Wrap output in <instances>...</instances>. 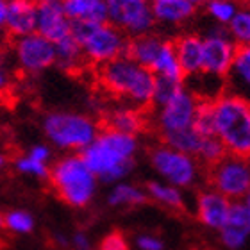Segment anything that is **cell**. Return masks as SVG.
Here are the masks:
<instances>
[{
  "label": "cell",
  "mask_w": 250,
  "mask_h": 250,
  "mask_svg": "<svg viewBox=\"0 0 250 250\" xmlns=\"http://www.w3.org/2000/svg\"><path fill=\"white\" fill-rule=\"evenodd\" d=\"M138 150V138L122 134L116 130L102 129L79 156L99 181L116 184L125 179L134 168V154Z\"/></svg>",
  "instance_id": "obj_1"
},
{
  "label": "cell",
  "mask_w": 250,
  "mask_h": 250,
  "mask_svg": "<svg viewBox=\"0 0 250 250\" xmlns=\"http://www.w3.org/2000/svg\"><path fill=\"white\" fill-rule=\"evenodd\" d=\"M99 81L115 99L125 100L127 105L141 111H150L156 89V73L141 66L127 56L100 64Z\"/></svg>",
  "instance_id": "obj_2"
},
{
  "label": "cell",
  "mask_w": 250,
  "mask_h": 250,
  "mask_svg": "<svg viewBox=\"0 0 250 250\" xmlns=\"http://www.w3.org/2000/svg\"><path fill=\"white\" fill-rule=\"evenodd\" d=\"M216 138L232 156L250 159V104L224 93L213 102Z\"/></svg>",
  "instance_id": "obj_3"
},
{
  "label": "cell",
  "mask_w": 250,
  "mask_h": 250,
  "mask_svg": "<svg viewBox=\"0 0 250 250\" xmlns=\"http://www.w3.org/2000/svg\"><path fill=\"white\" fill-rule=\"evenodd\" d=\"M54 191L72 208H86L95 197L97 181L79 154L59 159L48 173Z\"/></svg>",
  "instance_id": "obj_4"
},
{
  "label": "cell",
  "mask_w": 250,
  "mask_h": 250,
  "mask_svg": "<svg viewBox=\"0 0 250 250\" xmlns=\"http://www.w3.org/2000/svg\"><path fill=\"white\" fill-rule=\"evenodd\" d=\"M43 130L59 148L81 152L99 136L100 127L89 116L77 113H50L43 118Z\"/></svg>",
  "instance_id": "obj_5"
},
{
  "label": "cell",
  "mask_w": 250,
  "mask_h": 250,
  "mask_svg": "<svg viewBox=\"0 0 250 250\" xmlns=\"http://www.w3.org/2000/svg\"><path fill=\"white\" fill-rule=\"evenodd\" d=\"M209 186L222 193L230 202L243 200L250 189V163L240 156L227 154L216 165L208 168Z\"/></svg>",
  "instance_id": "obj_6"
},
{
  "label": "cell",
  "mask_w": 250,
  "mask_h": 250,
  "mask_svg": "<svg viewBox=\"0 0 250 250\" xmlns=\"http://www.w3.org/2000/svg\"><path fill=\"white\" fill-rule=\"evenodd\" d=\"M150 165L167 184L175 188H189L195 184L200 172V163L193 156L173 150L167 145H157L148 152Z\"/></svg>",
  "instance_id": "obj_7"
},
{
  "label": "cell",
  "mask_w": 250,
  "mask_h": 250,
  "mask_svg": "<svg viewBox=\"0 0 250 250\" xmlns=\"http://www.w3.org/2000/svg\"><path fill=\"white\" fill-rule=\"evenodd\" d=\"M107 5V21L118 27L129 38L150 34L156 25L148 0H105Z\"/></svg>",
  "instance_id": "obj_8"
},
{
  "label": "cell",
  "mask_w": 250,
  "mask_h": 250,
  "mask_svg": "<svg viewBox=\"0 0 250 250\" xmlns=\"http://www.w3.org/2000/svg\"><path fill=\"white\" fill-rule=\"evenodd\" d=\"M127 43H129V36L122 32L118 27L105 21L95 27L93 32L81 43V48H83L86 61L100 66L104 62L125 56Z\"/></svg>",
  "instance_id": "obj_9"
},
{
  "label": "cell",
  "mask_w": 250,
  "mask_h": 250,
  "mask_svg": "<svg viewBox=\"0 0 250 250\" xmlns=\"http://www.w3.org/2000/svg\"><path fill=\"white\" fill-rule=\"evenodd\" d=\"M198 100L186 88H181L167 104L156 109V127L159 134L189 129L195 120Z\"/></svg>",
  "instance_id": "obj_10"
},
{
  "label": "cell",
  "mask_w": 250,
  "mask_h": 250,
  "mask_svg": "<svg viewBox=\"0 0 250 250\" xmlns=\"http://www.w3.org/2000/svg\"><path fill=\"white\" fill-rule=\"evenodd\" d=\"M236 43L230 40L229 32L214 29L202 38V70L200 72L227 77L236 54Z\"/></svg>",
  "instance_id": "obj_11"
},
{
  "label": "cell",
  "mask_w": 250,
  "mask_h": 250,
  "mask_svg": "<svg viewBox=\"0 0 250 250\" xmlns=\"http://www.w3.org/2000/svg\"><path fill=\"white\" fill-rule=\"evenodd\" d=\"M16 59L21 70L29 73H40L56 64V45L47 38L32 32L29 36L18 38L16 42Z\"/></svg>",
  "instance_id": "obj_12"
},
{
  "label": "cell",
  "mask_w": 250,
  "mask_h": 250,
  "mask_svg": "<svg viewBox=\"0 0 250 250\" xmlns=\"http://www.w3.org/2000/svg\"><path fill=\"white\" fill-rule=\"evenodd\" d=\"M230 200L213 188L202 189L197 195V218L208 229L220 230L227 222L230 211Z\"/></svg>",
  "instance_id": "obj_13"
},
{
  "label": "cell",
  "mask_w": 250,
  "mask_h": 250,
  "mask_svg": "<svg viewBox=\"0 0 250 250\" xmlns=\"http://www.w3.org/2000/svg\"><path fill=\"white\" fill-rule=\"evenodd\" d=\"M220 241L227 250H241L250 240V214L243 200L230 204L227 222L218 230Z\"/></svg>",
  "instance_id": "obj_14"
},
{
  "label": "cell",
  "mask_w": 250,
  "mask_h": 250,
  "mask_svg": "<svg viewBox=\"0 0 250 250\" xmlns=\"http://www.w3.org/2000/svg\"><path fill=\"white\" fill-rule=\"evenodd\" d=\"M36 32L52 43H58L62 38L70 36V20L62 11L61 2L38 4Z\"/></svg>",
  "instance_id": "obj_15"
},
{
  "label": "cell",
  "mask_w": 250,
  "mask_h": 250,
  "mask_svg": "<svg viewBox=\"0 0 250 250\" xmlns=\"http://www.w3.org/2000/svg\"><path fill=\"white\" fill-rule=\"evenodd\" d=\"M38 4L34 0H11L7 2L5 29L13 38H23L36 32Z\"/></svg>",
  "instance_id": "obj_16"
},
{
  "label": "cell",
  "mask_w": 250,
  "mask_h": 250,
  "mask_svg": "<svg viewBox=\"0 0 250 250\" xmlns=\"http://www.w3.org/2000/svg\"><path fill=\"white\" fill-rule=\"evenodd\" d=\"M225 93L250 104V45L236 48L232 66L225 77Z\"/></svg>",
  "instance_id": "obj_17"
},
{
  "label": "cell",
  "mask_w": 250,
  "mask_h": 250,
  "mask_svg": "<svg viewBox=\"0 0 250 250\" xmlns=\"http://www.w3.org/2000/svg\"><path fill=\"white\" fill-rule=\"evenodd\" d=\"M104 127L102 129H109L122 132V134L138 136L140 132L145 130L148 125L146 122V111L136 109L130 105H120L115 109L104 113Z\"/></svg>",
  "instance_id": "obj_18"
},
{
  "label": "cell",
  "mask_w": 250,
  "mask_h": 250,
  "mask_svg": "<svg viewBox=\"0 0 250 250\" xmlns=\"http://www.w3.org/2000/svg\"><path fill=\"white\" fill-rule=\"evenodd\" d=\"M172 43L184 77L195 75L202 70V38L197 34H184Z\"/></svg>",
  "instance_id": "obj_19"
},
{
  "label": "cell",
  "mask_w": 250,
  "mask_h": 250,
  "mask_svg": "<svg viewBox=\"0 0 250 250\" xmlns=\"http://www.w3.org/2000/svg\"><path fill=\"white\" fill-rule=\"evenodd\" d=\"M163 43H165V40H161V38L152 34V32L150 34H143V36L129 38L125 56L130 58L132 61H136L138 64H141V66L150 70L154 61L161 52Z\"/></svg>",
  "instance_id": "obj_20"
},
{
  "label": "cell",
  "mask_w": 250,
  "mask_h": 250,
  "mask_svg": "<svg viewBox=\"0 0 250 250\" xmlns=\"http://www.w3.org/2000/svg\"><path fill=\"white\" fill-rule=\"evenodd\" d=\"M62 11L68 20H84L95 23L107 21V5L104 0H61Z\"/></svg>",
  "instance_id": "obj_21"
},
{
  "label": "cell",
  "mask_w": 250,
  "mask_h": 250,
  "mask_svg": "<svg viewBox=\"0 0 250 250\" xmlns=\"http://www.w3.org/2000/svg\"><path fill=\"white\" fill-rule=\"evenodd\" d=\"M150 5L156 21H165V23H181L191 18L195 13V7L188 0H161V2H152Z\"/></svg>",
  "instance_id": "obj_22"
},
{
  "label": "cell",
  "mask_w": 250,
  "mask_h": 250,
  "mask_svg": "<svg viewBox=\"0 0 250 250\" xmlns=\"http://www.w3.org/2000/svg\"><path fill=\"white\" fill-rule=\"evenodd\" d=\"M150 72L156 73L157 77H167L170 81L184 84V73L181 70V66H179L175 48H173V43L170 40H165L161 52H159L157 59L154 61V64H152Z\"/></svg>",
  "instance_id": "obj_23"
},
{
  "label": "cell",
  "mask_w": 250,
  "mask_h": 250,
  "mask_svg": "<svg viewBox=\"0 0 250 250\" xmlns=\"http://www.w3.org/2000/svg\"><path fill=\"white\" fill-rule=\"evenodd\" d=\"M146 197L154 200V202L161 204L168 209H175V211H183L186 208L184 204V195L181 193V189L172 184L159 183V181H150L145 186Z\"/></svg>",
  "instance_id": "obj_24"
},
{
  "label": "cell",
  "mask_w": 250,
  "mask_h": 250,
  "mask_svg": "<svg viewBox=\"0 0 250 250\" xmlns=\"http://www.w3.org/2000/svg\"><path fill=\"white\" fill-rule=\"evenodd\" d=\"M148 200L146 191L129 183H116L107 195V204L113 208H136Z\"/></svg>",
  "instance_id": "obj_25"
},
{
  "label": "cell",
  "mask_w": 250,
  "mask_h": 250,
  "mask_svg": "<svg viewBox=\"0 0 250 250\" xmlns=\"http://www.w3.org/2000/svg\"><path fill=\"white\" fill-rule=\"evenodd\" d=\"M54 45H56V64L61 70L72 72V70H77V68L83 66L86 58H84L81 45L72 36L62 38L61 42L54 43Z\"/></svg>",
  "instance_id": "obj_26"
},
{
  "label": "cell",
  "mask_w": 250,
  "mask_h": 250,
  "mask_svg": "<svg viewBox=\"0 0 250 250\" xmlns=\"http://www.w3.org/2000/svg\"><path fill=\"white\" fill-rule=\"evenodd\" d=\"M163 145L170 146L173 150H179L188 156H197L198 146H200V141L202 138L195 132L193 127L183 130H175V132H165V134H159Z\"/></svg>",
  "instance_id": "obj_27"
},
{
  "label": "cell",
  "mask_w": 250,
  "mask_h": 250,
  "mask_svg": "<svg viewBox=\"0 0 250 250\" xmlns=\"http://www.w3.org/2000/svg\"><path fill=\"white\" fill-rule=\"evenodd\" d=\"M229 152L225 150L224 143L216 138V136H211V138H202L200 141V146H198V152H197V161L202 165V167L209 168L216 165L220 159H224Z\"/></svg>",
  "instance_id": "obj_28"
},
{
  "label": "cell",
  "mask_w": 250,
  "mask_h": 250,
  "mask_svg": "<svg viewBox=\"0 0 250 250\" xmlns=\"http://www.w3.org/2000/svg\"><path fill=\"white\" fill-rule=\"evenodd\" d=\"M227 32L236 47H249L250 45V9H240L227 23Z\"/></svg>",
  "instance_id": "obj_29"
},
{
  "label": "cell",
  "mask_w": 250,
  "mask_h": 250,
  "mask_svg": "<svg viewBox=\"0 0 250 250\" xmlns=\"http://www.w3.org/2000/svg\"><path fill=\"white\" fill-rule=\"evenodd\" d=\"M193 129L200 138H211L216 136L214 129V113H213V102L208 100H198L195 120H193Z\"/></svg>",
  "instance_id": "obj_30"
},
{
  "label": "cell",
  "mask_w": 250,
  "mask_h": 250,
  "mask_svg": "<svg viewBox=\"0 0 250 250\" xmlns=\"http://www.w3.org/2000/svg\"><path fill=\"white\" fill-rule=\"evenodd\" d=\"M183 86H184L183 83H175V81H170L167 77H157L156 75V89H154L150 109H157L163 104H167L168 100L172 99L173 95L177 93Z\"/></svg>",
  "instance_id": "obj_31"
},
{
  "label": "cell",
  "mask_w": 250,
  "mask_h": 250,
  "mask_svg": "<svg viewBox=\"0 0 250 250\" xmlns=\"http://www.w3.org/2000/svg\"><path fill=\"white\" fill-rule=\"evenodd\" d=\"M206 9L218 23H229L232 20V16L238 13L236 4L230 0H208L206 2Z\"/></svg>",
  "instance_id": "obj_32"
},
{
  "label": "cell",
  "mask_w": 250,
  "mask_h": 250,
  "mask_svg": "<svg viewBox=\"0 0 250 250\" xmlns=\"http://www.w3.org/2000/svg\"><path fill=\"white\" fill-rule=\"evenodd\" d=\"M5 229L18 232V234H29L34 229V218L25 211H11L4 216Z\"/></svg>",
  "instance_id": "obj_33"
},
{
  "label": "cell",
  "mask_w": 250,
  "mask_h": 250,
  "mask_svg": "<svg viewBox=\"0 0 250 250\" xmlns=\"http://www.w3.org/2000/svg\"><path fill=\"white\" fill-rule=\"evenodd\" d=\"M15 167L18 172L27 173V175H34V177L40 179H48V173H50V168L47 167V163L36 161V159H32L29 156L18 157Z\"/></svg>",
  "instance_id": "obj_34"
},
{
  "label": "cell",
  "mask_w": 250,
  "mask_h": 250,
  "mask_svg": "<svg viewBox=\"0 0 250 250\" xmlns=\"http://www.w3.org/2000/svg\"><path fill=\"white\" fill-rule=\"evenodd\" d=\"M97 250H130L129 241L122 232L118 230H113L109 234H105L99 243V249Z\"/></svg>",
  "instance_id": "obj_35"
},
{
  "label": "cell",
  "mask_w": 250,
  "mask_h": 250,
  "mask_svg": "<svg viewBox=\"0 0 250 250\" xmlns=\"http://www.w3.org/2000/svg\"><path fill=\"white\" fill-rule=\"evenodd\" d=\"M136 247L140 250H165L163 240L154 234H140L136 238Z\"/></svg>",
  "instance_id": "obj_36"
},
{
  "label": "cell",
  "mask_w": 250,
  "mask_h": 250,
  "mask_svg": "<svg viewBox=\"0 0 250 250\" xmlns=\"http://www.w3.org/2000/svg\"><path fill=\"white\" fill-rule=\"evenodd\" d=\"M70 245L73 247V250H93V247H91V240H89L88 234L83 232V230H77V232L72 236Z\"/></svg>",
  "instance_id": "obj_37"
},
{
  "label": "cell",
  "mask_w": 250,
  "mask_h": 250,
  "mask_svg": "<svg viewBox=\"0 0 250 250\" xmlns=\"http://www.w3.org/2000/svg\"><path fill=\"white\" fill-rule=\"evenodd\" d=\"M29 157L36 159V161L47 163L48 159H50V148H48V146H45V145L32 146L31 150H29Z\"/></svg>",
  "instance_id": "obj_38"
},
{
  "label": "cell",
  "mask_w": 250,
  "mask_h": 250,
  "mask_svg": "<svg viewBox=\"0 0 250 250\" xmlns=\"http://www.w3.org/2000/svg\"><path fill=\"white\" fill-rule=\"evenodd\" d=\"M5 15H7V2L0 0V27L5 25Z\"/></svg>",
  "instance_id": "obj_39"
},
{
  "label": "cell",
  "mask_w": 250,
  "mask_h": 250,
  "mask_svg": "<svg viewBox=\"0 0 250 250\" xmlns=\"http://www.w3.org/2000/svg\"><path fill=\"white\" fill-rule=\"evenodd\" d=\"M243 204H245L247 211H249V214H250V189H249V193L245 195V198H243Z\"/></svg>",
  "instance_id": "obj_40"
},
{
  "label": "cell",
  "mask_w": 250,
  "mask_h": 250,
  "mask_svg": "<svg viewBox=\"0 0 250 250\" xmlns=\"http://www.w3.org/2000/svg\"><path fill=\"white\" fill-rule=\"evenodd\" d=\"M188 2H189V4H191L193 7H197V5H202V4H206V2H208V0H188Z\"/></svg>",
  "instance_id": "obj_41"
},
{
  "label": "cell",
  "mask_w": 250,
  "mask_h": 250,
  "mask_svg": "<svg viewBox=\"0 0 250 250\" xmlns=\"http://www.w3.org/2000/svg\"><path fill=\"white\" fill-rule=\"evenodd\" d=\"M36 4H52V2H61V0H34Z\"/></svg>",
  "instance_id": "obj_42"
},
{
  "label": "cell",
  "mask_w": 250,
  "mask_h": 250,
  "mask_svg": "<svg viewBox=\"0 0 250 250\" xmlns=\"http://www.w3.org/2000/svg\"><path fill=\"white\" fill-rule=\"evenodd\" d=\"M4 86H5V77H4V73L0 72V89L4 88Z\"/></svg>",
  "instance_id": "obj_43"
},
{
  "label": "cell",
  "mask_w": 250,
  "mask_h": 250,
  "mask_svg": "<svg viewBox=\"0 0 250 250\" xmlns=\"http://www.w3.org/2000/svg\"><path fill=\"white\" fill-rule=\"evenodd\" d=\"M2 229H5V222H4V216L0 214V230Z\"/></svg>",
  "instance_id": "obj_44"
},
{
  "label": "cell",
  "mask_w": 250,
  "mask_h": 250,
  "mask_svg": "<svg viewBox=\"0 0 250 250\" xmlns=\"http://www.w3.org/2000/svg\"><path fill=\"white\" fill-rule=\"evenodd\" d=\"M2 165H4V157L0 156V167H2Z\"/></svg>",
  "instance_id": "obj_45"
},
{
  "label": "cell",
  "mask_w": 250,
  "mask_h": 250,
  "mask_svg": "<svg viewBox=\"0 0 250 250\" xmlns=\"http://www.w3.org/2000/svg\"><path fill=\"white\" fill-rule=\"evenodd\" d=\"M148 2L152 4V2H161V0H148Z\"/></svg>",
  "instance_id": "obj_46"
},
{
  "label": "cell",
  "mask_w": 250,
  "mask_h": 250,
  "mask_svg": "<svg viewBox=\"0 0 250 250\" xmlns=\"http://www.w3.org/2000/svg\"><path fill=\"white\" fill-rule=\"evenodd\" d=\"M249 7H250V2H249Z\"/></svg>",
  "instance_id": "obj_47"
},
{
  "label": "cell",
  "mask_w": 250,
  "mask_h": 250,
  "mask_svg": "<svg viewBox=\"0 0 250 250\" xmlns=\"http://www.w3.org/2000/svg\"><path fill=\"white\" fill-rule=\"evenodd\" d=\"M249 163H250V159H249Z\"/></svg>",
  "instance_id": "obj_48"
},
{
  "label": "cell",
  "mask_w": 250,
  "mask_h": 250,
  "mask_svg": "<svg viewBox=\"0 0 250 250\" xmlns=\"http://www.w3.org/2000/svg\"><path fill=\"white\" fill-rule=\"evenodd\" d=\"M104 2H105V0H104Z\"/></svg>",
  "instance_id": "obj_49"
}]
</instances>
